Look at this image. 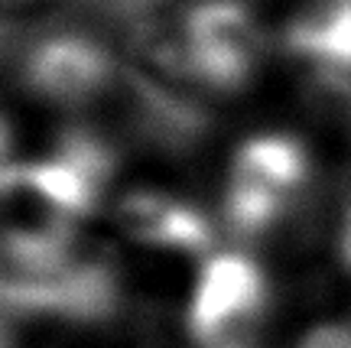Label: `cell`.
<instances>
[{"label":"cell","mask_w":351,"mask_h":348,"mask_svg":"<svg viewBox=\"0 0 351 348\" xmlns=\"http://www.w3.org/2000/svg\"><path fill=\"white\" fill-rule=\"evenodd\" d=\"M13 163H16V137H13V127L7 121V114L0 111V179L7 176Z\"/></svg>","instance_id":"52a82bcc"},{"label":"cell","mask_w":351,"mask_h":348,"mask_svg":"<svg viewBox=\"0 0 351 348\" xmlns=\"http://www.w3.org/2000/svg\"><path fill=\"white\" fill-rule=\"evenodd\" d=\"M293 348H351V325L348 323H315L309 325Z\"/></svg>","instance_id":"8992f818"},{"label":"cell","mask_w":351,"mask_h":348,"mask_svg":"<svg viewBox=\"0 0 351 348\" xmlns=\"http://www.w3.org/2000/svg\"><path fill=\"white\" fill-rule=\"evenodd\" d=\"M287 43L328 72H351V0H315L289 23Z\"/></svg>","instance_id":"5b68a950"},{"label":"cell","mask_w":351,"mask_h":348,"mask_svg":"<svg viewBox=\"0 0 351 348\" xmlns=\"http://www.w3.org/2000/svg\"><path fill=\"white\" fill-rule=\"evenodd\" d=\"M339 248H341V261L351 270V205L345 211V222H341V237H339Z\"/></svg>","instance_id":"ba28073f"},{"label":"cell","mask_w":351,"mask_h":348,"mask_svg":"<svg viewBox=\"0 0 351 348\" xmlns=\"http://www.w3.org/2000/svg\"><path fill=\"white\" fill-rule=\"evenodd\" d=\"M313 179V156L296 134L261 130L234 147L221 209L238 235H263L287 218Z\"/></svg>","instance_id":"6da1fadb"},{"label":"cell","mask_w":351,"mask_h":348,"mask_svg":"<svg viewBox=\"0 0 351 348\" xmlns=\"http://www.w3.org/2000/svg\"><path fill=\"white\" fill-rule=\"evenodd\" d=\"M117 59L108 43L82 30L39 36L20 59L26 95L56 111H82L114 85Z\"/></svg>","instance_id":"277c9868"},{"label":"cell","mask_w":351,"mask_h":348,"mask_svg":"<svg viewBox=\"0 0 351 348\" xmlns=\"http://www.w3.org/2000/svg\"><path fill=\"white\" fill-rule=\"evenodd\" d=\"M3 3H23V0H3Z\"/></svg>","instance_id":"9c48e42d"},{"label":"cell","mask_w":351,"mask_h":348,"mask_svg":"<svg viewBox=\"0 0 351 348\" xmlns=\"http://www.w3.org/2000/svg\"><path fill=\"white\" fill-rule=\"evenodd\" d=\"M176 56L202 88L231 95L261 72L267 30L247 0H192L176 23Z\"/></svg>","instance_id":"7a4b0ae2"},{"label":"cell","mask_w":351,"mask_h":348,"mask_svg":"<svg viewBox=\"0 0 351 348\" xmlns=\"http://www.w3.org/2000/svg\"><path fill=\"white\" fill-rule=\"evenodd\" d=\"M270 310L263 267L241 251L205 257L189 293V336L199 348H257Z\"/></svg>","instance_id":"3957f363"}]
</instances>
